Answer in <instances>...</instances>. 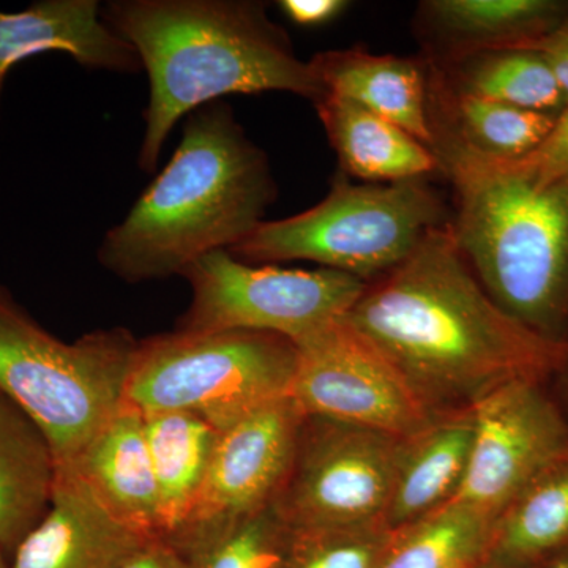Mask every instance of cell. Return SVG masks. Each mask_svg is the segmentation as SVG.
Instances as JSON below:
<instances>
[{
    "label": "cell",
    "instance_id": "3",
    "mask_svg": "<svg viewBox=\"0 0 568 568\" xmlns=\"http://www.w3.org/2000/svg\"><path fill=\"white\" fill-rule=\"evenodd\" d=\"M275 197L267 156L230 104H204L186 115L173 159L108 231L97 257L126 283L182 275L204 254L244 241Z\"/></svg>",
    "mask_w": 568,
    "mask_h": 568
},
{
    "label": "cell",
    "instance_id": "13",
    "mask_svg": "<svg viewBox=\"0 0 568 568\" xmlns=\"http://www.w3.org/2000/svg\"><path fill=\"white\" fill-rule=\"evenodd\" d=\"M151 540L115 518L73 470L55 466L50 507L10 567L119 568Z\"/></svg>",
    "mask_w": 568,
    "mask_h": 568
},
{
    "label": "cell",
    "instance_id": "16",
    "mask_svg": "<svg viewBox=\"0 0 568 568\" xmlns=\"http://www.w3.org/2000/svg\"><path fill=\"white\" fill-rule=\"evenodd\" d=\"M474 440L470 407L444 414L420 435L407 437L384 526L396 530L454 499Z\"/></svg>",
    "mask_w": 568,
    "mask_h": 568
},
{
    "label": "cell",
    "instance_id": "14",
    "mask_svg": "<svg viewBox=\"0 0 568 568\" xmlns=\"http://www.w3.org/2000/svg\"><path fill=\"white\" fill-rule=\"evenodd\" d=\"M59 51L88 70L136 73V51L103 20L97 0H40L18 13L0 11V103L17 63Z\"/></svg>",
    "mask_w": 568,
    "mask_h": 568
},
{
    "label": "cell",
    "instance_id": "5",
    "mask_svg": "<svg viewBox=\"0 0 568 568\" xmlns=\"http://www.w3.org/2000/svg\"><path fill=\"white\" fill-rule=\"evenodd\" d=\"M138 345L125 328L63 343L0 287V392L39 426L55 465L77 458L118 413Z\"/></svg>",
    "mask_w": 568,
    "mask_h": 568
},
{
    "label": "cell",
    "instance_id": "17",
    "mask_svg": "<svg viewBox=\"0 0 568 568\" xmlns=\"http://www.w3.org/2000/svg\"><path fill=\"white\" fill-rule=\"evenodd\" d=\"M310 63L324 93L365 108L425 145L435 144L426 114L424 74L417 63L361 51L325 52Z\"/></svg>",
    "mask_w": 568,
    "mask_h": 568
},
{
    "label": "cell",
    "instance_id": "29",
    "mask_svg": "<svg viewBox=\"0 0 568 568\" xmlns=\"http://www.w3.org/2000/svg\"><path fill=\"white\" fill-rule=\"evenodd\" d=\"M526 50H534L544 55L551 67L568 104V18L558 29L544 39L534 41Z\"/></svg>",
    "mask_w": 568,
    "mask_h": 568
},
{
    "label": "cell",
    "instance_id": "4",
    "mask_svg": "<svg viewBox=\"0 0 568 568\" xmlns=\"http://www.w3.org/2000/svg\"><path fill=\"white\" fill-rule=\"evenodd\" d=\"M458 194L452 235L504 312L536 334L568 336V178L538 186L508 160L448 142Z\"/></svg>",
    "mask_w": 568,
    "mask_h": 568
},
{
    "label": "cell",
    "instance_id": "28",
    "mask_svg": "<svg viewBox=\"0 0 568 568\" xmlns=\"http://www.w3.org/2000/svg\"><path fill=\"white\" fill-rule=\"evenodd\" d=\"M508 162L538 186L568 178V104L559 112L551 132L536 151Z\"/></svg>",
    "mask_w": 568,
    "mask_h": 568
},
{
    "label": "cell",
    "instance_id": "12",
    "mask_svg": "<svg viewBox=\"0 0 568 568\" xmlns=\"http://www.w3.org/2000/svg\"><path fill=\"white\" fill-rule=\"evenodd\" d=\"M304 420L286 396L220 432L192 517L168 540L274 506L293 467Z\"/></svg>",
    "mask_w": 568,
    "mask_h": 568
},
{
    "label": "cell",
    "instance_id": "24",
    "mask_svg": "<svg viewBox=\"0 0 568 568\" xmlns=\"http://www.w3.org/2000/svg\"><path fill=\"white\" fill-rule=\"evenodd\" d=\"M168 541L181 549L192 568H286L293 530L271 506Z\"/></svg>",
    "mask_w": 568,
    "mask_h": 568
},
{
    "label": "cell",
    "instance_id": "35",
    "mask_svg": "<svg viewBox=\"0 0 568 568\" xmlns=\"http://www.w3.org/2000/svg\"><path fill=\"white\" fill-rule=\"evenodd\" d=\"M0 568H11L10 564L7 562L6 552L0 551Z\"/></svg>",
    "mask_w": 568,
    "mask_h": 568
},
{
    "label": "cell",
    "instance_id": "11",
    "mask_svg": "<svg viewBox=\"0 0 568 568\" xmlns=\"http://www.w3.org/2000/svg\"><path fill=\"white\" fill-rule=\"evenodd\" d=\"M548 381L517 379L470 406L474 440L454 499L499 518L521 489L568 450V420Z\"/></svg>",
    "mask_w": 568,
    "mask_h": 568
},
{
    "label": "cell",
    "instance_id": "32",
    "mask_svg": "<svg viewBox=\"0 0 568 568\" xmlns=\"http://www.w3.org/2000/svg\"><path fill=\"white\" fill-rule=\"evenodd\" d=\"M534 568H568V544L549 555L548 558L540 560Z\"/></svg>",
    "mask_w": 568,
    "mask_h": 568
},
{
    "label": "cell",
    "instance_id": "21",
    "mask_svg": "<svg viewBox=\"0 0 568 568\" xmlns=\"http://www.w3.org/2000/svg\"><path fill=\"white\" fill-rule=\"evenodd\" d=\"M568 544V450L521 489L496 519L491 558L534 568Z\"/></svg>",
    "mask_w": 568,
    "mask_h": 568
},
{
    "label": "cell",
    "instance_id": "9",
    "mask_svg": "<svg viewBox=\"0 0 568 568\" xmlns=\"http://www.w3.org/2000/svg\"><path fill=\"white\" fill-rule=\"evenodd\" d=\"M406 440L305 417L276 514L293 532L384 526Z\"/></svg>",
    "mask_w": 568,
    "mask_h": 568
},
{
    "label": "cell",
    "instance_id": "34",
    "mask_svg": "<svg viewBox=\"0 0 568 568\" xmlns=\"http://www.w3.org/2000/svg\"><path fill=\"white\" fill-rule=\"evenodd\" d=\"M567 357H566V362H564V365H562V368L559 369V373L558 375L556 376H562L564 377V383H566V396H567V402H568V338H567Z\"/></svg>",
    "mask_w": 568,
    "mask_h": 568
},
{
    "label": "cell",
    "instance_id": "33",
    "mask_svg": "<svg viewBox=\"0 0 568 568\" xmlns=\"http://www.w3.org/2000/svg\"><path fill=\"white\" fill-rule=\"evenodd\" d=\"M476 568H521L510 566V564L503 562V560L491 558V556H487Z\"/></svg>",
    "mask_w": 568,
    "mask_h": 568
},
{
    "label": "cell",
    "instance_id": "7",
    "mask_svg": "<svg viewBox=\"0 0 568 568\" xmlns=\"http://www.w3.org/2000/svg\"><path fill=\"white\" fill-rule=\"evenodd\" d=\"M440 219L439 197L420 179L365 185L338 179L315 207L257 224L227 252L244 263L315 261L365 280L405 263Z\"/></svg>",
    "mask_w": 568,
    "mask_h": 568
},
{
    "label": "cell",
    "instance_id": "19",
    "mask_svg": "<svg viewBox=\"0 0 568 568\" xmlns=\"http://www.w3.org/2000/svg\"><path fill=\"white\" fill-rule=\"evenodd\" d=\"M55 462L39 426L0 392V551H14L47 514Z\"/></svg>",
    "mask_w": 568,
    "mask_h": 568
},
{
    "label": "cell",
    "instance_id": "6",
    "mask_svg": "<svg viewBox=\"0 0 568 568\" xmlns=\"http://www.w3.org/2000/svg\"><path fill=\"white\" fill-rule=\"evenodd\" d=\"M297 368L291 339L252 331L152 336L138 345L123 405L179 410L219 432L290 396Z\"/></svg>",
    "mask_w": 568,
    "mask_h": 568
},
{
    "label": "cell",
    "instance_id": "8",
    "mask_svg": "<svg viewBox=\"0 0 568 568\" xmlns=\"http://www.w3.org/2000/svg\"><path fill=\"white\" fill-rule=\"evenodd\" d=\"M182 276L193 298L178 332H264L294 345L346 316L366 290L364 278L346 272L256 267L227 250L204 254Z\"/></svg>",
    "mask_w": 568,
    "mask_h": 568
},
{
    "label": "cell",
    "instance_id": "10",
    "mask_svg": "<svg viewBox=\"0 0 568 568\" xmlns=\"http://www.w3.org/2000/svg\"><path fill=\"white\" fill-rule=\"evenodd\" d=\"M295 347L297 368L290 398L305 417L406 439L444 416L347 316L332 321Z\"/></svg>",
    "mask_w": 568,
    "mask_h": 568
},
{
    "label": "cell",
    "instance_id": "23",
    "mask_svg": "<svg viewBox=\"0 0 568 568\" xmlns=\"http://www.w3.org/2000/svg\"><path fill=\"white\" fill-rule=\"evenodd\" d=\"M426 10L448 37L487 51L529 47L568 18L560 0H435Z\"/></svg>",
    "mask_w": 568,
    "mask_h": 568
},
{
    "label": "cell",
    "instance_id": "25",
    "mask_svg": "<svg viewBox=\"0 0 568 568\" xmlns=\"http://www.w3.org/2000/svg\"><path fill=\"white\" fill-rule=\"evenodd\" d=\"M463 92L548 114H559L567 106L549 63L540 52L526 48L478 55L463 71Z\"/></svg>",
    "mask_w": 568,
    "mask_h": 568
},
{
    "label": "cell",
    "instance_id": "2",
    "mask_svg": "<svg viewBox=\"0 0 568 568\" xmlns=\"http://www.w3.org/2000/svg\"><path fill=\"white\" fill-rule=\"evenodd\" d=\"M103 20L136 51L149 77L138 164L155 173L175 123L234 93H324L312 63L294 54L261 3L242 0H115Z\"/></svg>",
    "mask_w": 568,
    "mask_h": 568
},
{
    "label": "cell",
    "instance_id": "20",
    "mask_svg": "<svg viewBox=\"0 0 568 568\" xmlns=\"http://www.w3.org/2000/svg\"><path fill=\"white\" fill-rule=\"evenodd\" d=\"M159 489L162 538L178 536L192 517L220 432L189 413L142 414Z\"/></svg>",
    "mask_w": 568,
    "mask_h": 568
},
{
    "label": "cell",
    "instance_id": "1",
    "mask_svg": "<svg viewBox=\"0 0 568 568\" xmlns=\"http://www.w3.org/2000/svg\"><path fill=\"white\" fill-rule=\"evenodd\" d=\"M346 316L440 414L510 381H549L567 357V343L536 334L493 301L443 227L366 286Z\"/></svg>",
    "mask_w": 568,
    "mask_h": 568
},
{
    "label": "cell",
    "instance_id": "18",
    "mask_svg": "<svg viewBox=\"0 0 568 568\" xmlns=\"http://www.w3.org/2000/svg\"><path fill=\"white\" fill-rule=\"evenodd\" d=\"M317 114L343 168L373 183L416 181L439 166V156L395 123L349 100L324 93Z\"/></svg>",
    "mask_w": 568,
    "mask_h": 568
},
{
    "label": "cell",
    "instance_id": "27",
    "mask_svg": "<svg viewBox=\"0 0 568 568\" xmlns=\"http://www.w3.org/2000/svg\"><path fill=\"white\" fill-rule=\"evenodd\" d=\"M390 540L383 525L293 532L286 568H379Z\"/></svg>",
    "mask_w": 568,
    "mask_h": 568
},
{
    "label": "cell",
    "instance_id": "15",
    "mask_svg": "<svg viewBox=\"0 0 568 568\" xmlns=\"http://www.w3.org/2000/svg\"><path fill=\"white\" fill-rule=\"evenodd\" d=\"M65 466L115 518L152 538L160 532L159 489L145 440L144 416L123 405Z\"/></svg>",
    "mask_w": 568,
    "mask_h": 568
},
{
    "label": "cell",
    "instance_id": "22",
    "mask_svg": "<svg viewBox=\"0 0 568 568\" xmlns=\"http://www.w3.org/2000/svg\"><path fill=\"white\" fill-rule=\"evenodd\" d=\"M496 519L469 504L448 500L392 530L379 568H476L489 555Z\"/></svg>",
    "mask_w": 568,
    "mask_h": 568
},
{
    "label": "cell",
    "instance_id": "30",
    "mask_svg": "<svg viewBox=\"0 0 568 568\" xmlns=\"http://www.w3.org/2000/svg\"><path fill=\"white\" fill-rule=\"evenodd\" d=\"M119 568H192V564L166 538H152Z\"/></svg>",
    "mask_w": 568,
    "mask_h": 568
},
{
    "label": "cell",
    "instance_id": "31",
    "mask_svg": "<svg viewBox=\"0 0 568 568\" xmlns=\"http://www.w3.org/2000/svg\"><path fill=\"white\" fill-rule=\"evenodd\" d=\"M347 2L343 0H283L280 9L284 11L291 21L298 26H321L334 20Z\"/></svg>",
    "mask_w": 568,
    "mask_h": 568
},
{
    "label": "cell",
    "instance_id": "26",
    "mask_svg": "<svg viewBox=\"0 0 568 568\" xmlns=\"http://www.w3.org/2000/svg\"><path fill=\"white\" fill-rule=\"evenodd\" d=\"M462 142L499 160H517L536 151L551 132L558 114L523 110L462 92L457 102Z\"/></svg>",
    "mask_w": 568,
    "mask_h": 568
}]
</instances>
